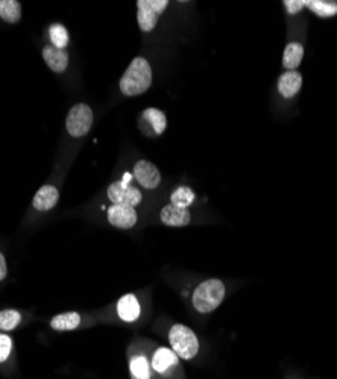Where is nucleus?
Instances as JSON below:
<instances>
[{
	"mask_svg": "<svg viewBox=\"0 0 337 379\" xmlns=\"http://www.w3.org/2000/svg\"><path fill=\"white\" fill-rule=\"evenodd\" d=\"M152 83V68L147 60L137 56L131 61V64L123 73L118 87L121 91L128 97H134L146 93Z\"/></svg>",
	"mask_w": 337,
	"mask_h": 379,
	"instance_id": "1",
	"label": "nucleus"
},
{
	"mask_svg": "<svg viewBox=\"0 0 337 379\" xmlns=\"http://www.w3.org/2000/svg\"><path fill=\"white\" fill-rule=\"evenodd\" d=\"M225 293H227V289L221 279L203 280L193 291V306L201 314L212 313L217 306H221L225 299Z\"/></svg>",
	"mask_w": 337,
	"mask_h": 379,
	"instance_id": "2",
	"label": "nucleus"
},
{
	"mask_svg": "<svg viewBox=\"0 0 337 379\" xmlns=\"http://www.w3.org/2000/svg\"><path fill=\"white\" fill-rule=\"evenodd\" d=\"M168 343L181 360H192L199 352L198 337L186 325L177 324L168 331Z\"/></svg>",
	"mask_w": 337,
	"mask_h": 379,
	"instance_id": "3",
	"label": "nucleus"
},
{
	"mask_svg": "<svg viewBox=\"0 0 337 379\" xmlns=\"http://www.w3.org/2000/svg\"><path fill=\"white\" fill-rule=\"evenodd\" d=\"M93 126V111L86 103H78L68 111L66 128L67 132L75 138H79L88 134Z\"/></svg>",
	"mask_w": 337,
	"mask_h": 379,
	"instance_id": "4",
	"label": "nucleus"
},
{
	"mask_svg": "<svg viewBox=\"0 0 337 379\" xmlns=\"http://www.w3.org/2000/svg\"><path fill=\"white\" fill-rule=\"evenodd\" d=\"M129 179V173H126L123 181L112 182L107 190L108 199L112 202V205H126L136 208L142 202V192L138 188L128 185L126 182Z\"/></svg>",
	"mask_w": 337,
	"mask_h": 379,
	"instance_id": "5",
	"label": "nucleus"
},
{
	"mask_svg": "<svg viewBox=\"0 0 337 379\" xmlns=\"http://www.w3.org/2000/svg\"><path fill=\"white\" fill-rule=\"evenodd\" d=\"M167 0H138L137 2V20L143 32H151L157 26L160 16L167 8Z\"/></svg>",
	"mask_w": 337,
	"mask_h": 379,
	"instance_id": "6",
	"label": "nucleus"
},
{
	"mask_svg": "<svg viewBox=\"0 0 337 379\" xmlns=\"http://www.w3.org/2000/svg\"><path fill=\"white\" fill-rule=\"evenodd\" d=\"M108 222L118 229H131L137 223V211L132 207L111 205L107 211Z\"/></svg>",
	"mask_w": 337,
	"mask_h": 379,
	"instance_id": "7",
	"label": "nucleus"
},
{
	"mask_svg": "<svg viewBox=\"0 0 337 379\" xmlns=\"http://www.w3.org/2000/svg\"><path fill=\"white\" fill-rule=\"evenodd\" d=\"M134 177L138 181V184L147 190L157 188L161 182V173L157 166H153L151 161L146 159L138 161L134 166Z\"/></svg>",
	"mask_w": 337,
	"mask_h": 379,
	"instance_id": "8",
	"label": "nucleus"
},
{
	"mask_svg": "<svg viewBox=\"0 0 337 379\" xmlns=\"http://www.w3.org/2000/svg\"><path fill=\"white\" fill-rule=\"evenodd\" d=\"M160 219L163 222L166 226H172V228H181V226H187L192 220V214L187 208H179L175 207L172 203H168L163 209H161Z\"/></svg>",
	"mask_w": 337,
	"mask_h": 379,
	"instance_id": "9",
	"label": "nucleus"
},
{
	"mask_svg": "<svg viewBox=\"0 0 337 379\" xmlns=\"http://www.w3.org/2000/svg\"><path fill=\"white\" fill-rule=\"evenodd\" d=\"M178 364H179V358L172 349L160 348L155 350V354L152 356L151 367L155 370L157 374L164 375L168 370L178 367Z\"/></svg>",
	"mask_w": 337,
	"mask_h": 379,
	"instance_id": "10",
	"label": "nucleus"
},
{
	"mask_svg": "<svg viewBox=\"0 0 337 379\" xmlns=\"http://www.w3.org/2000/svg\"><path fill=\"white\" fill-rule=\"evenodd\" d=\"M303 87V75L298 73L297 70H290L281 75L278 81V91L284 99H292L295 94Z\"/></svg>",
	"mask_w": 337,
	"mask_h": 379,
	"instance_id": "11",
	"label": "nucleus"
},
{
	"mask_svg": "<svg viewBox=\"0 0 337 379\" xmlns=\"http://www.w3.org/2000/svg\"><path fill=\"white\" fill-rule=\"evenodd\" d=\"M43 58L49 68L55 73H62L68 66V53L64 49H58L49 44L43 49Z\"/></svg>",
	"mask_w": 337,
	"mask_h": 379,
	"instance_id": "12",
	"label": "nucleus"
},
{
	"mask_svg": "<svg viewBox=\"0 0 337 379\" xmlns=\"http://www.w3.org/2000/svg\"><path fill=\"white\" fill-rule=\"evenodd\" d=\"M58 199L60 192L56 190V187L43 185L38 190V193L34 196L32 205L37 211H49V209H52L58 203Z\"/></svg>",
	"mask_w": 337,
	"mask_h": 379,
	"instance_id": "13",
	"label": "nucleus"
},
{
	"mask_svg": "<svg viewBox=\"0 0 337 379\" xmlns=\"http://www.w3.org/2000/svg\"><path fill=\"white\" fill-rule=\"evenodd\" d=\"M117 314L123 322H136L140 317V304L134 294H125L117 302Z\"/></svg>",
	"mask_w": 337,
	"mask_h": 379,
	"instance_id": "14",
	"label": "nucleus"
},
{
	"mask_svg": "<svg viewBox=\"0 0 337 379\" xmlns=\"http://www.w3.org/2000/svg\"><path fill=\"white\" fill-rule=\"evenodd\" d=\"M79 325H81V315L75 311L58 314L51 320L52 329H55V331L58 332L73 331V329H76Z\"/></svg>",
	"mask_w": 337,
	"mask_h": 379,
	"instance_id": "15",
	"label": "nucleus"
},
{
	"mask_svg": "<svg viewBox=\"0 0 337 379\" xmlns=\"http://www.w3.org/2000/svg\"><path fill=\"white\" fill-rule=\"evenodd\" d=\"M304 58V47L301 43H289L286 46L283 55V66L287 68V72L298 68L301 61Z\"/></svg>",
	"mask_w": 337,
	"mask_h": 379,
	"instance_id": "16",
	"label": "nucleus"
},
{
	"mask_svg": "<svg viewBox=\"0 0 337 379\" xmlns=\"http://www.w3.org/2000/svg\"><path fill=\"white\" fill-rule=\"evenodd\" d=\"M142 117L146 123H149V126L152 128V132L155 135H161L166 131L167 118L163 111H160L157 108H147L143 111Z\"/></svg>",
	"mask_w": 337,
	"mask_h": 379,
	"instance_id": "17",
	"label": "nucleus"
},
{
	"mask_svg": "<svg viewBox=\"0 0 337 379\" xmlns=\"http://www.w3.org/2000/svg\"><path fill=\"white\" fill-rule=\"evenodd\" d=\"M0 18L6 23H17L22 18V5L17 0H0Z\"/></svg>",
	"mask_w": 337,
	"mask_h": 379,
	"instance_id": "18",
	"label": "nucleus"
},
{
	"mask_svg": "<svg viewBox=\"0 0 337 379\" xmlns=\"http://www.w3.org/2000/svg\"><path fill=\"white\" fill-rule=\"evenodd\" d=\"M151 364L143 355H136L129 360L131 379H151Z\"/></svg>",
	"mask_w": 337,
	"mask_h": 379,
	"instance_id": "19",
	"label": "nucleus"
},
{
	"mask_svg": "<svg viewBox=\"0 0 337 379\" xmlns=\"http://www.w3.org/2000/svg\"><path fill=\"white\" fill-rule=\"evenodd\" d=\"M305 6L321 18H332L337 16V5L324 0H305Z\"/></svg>",
	"mask_w": 337,
	"mask_h": 379,
	"instance_id": "20",
	"label": "nucleus"
},
{
	"mask_svg": "<svg viewBox=\"0 0 337 379\" xmlns=\"http://www.w3.org/2000/svg\"><path fill=\"white\" fill-rule=\"evenodd\" d=\"M195 202V193L190 187H178L171 196V203L175 207L187 208Z\"/></svg>",
	"mask_w": 337,
	"mask_h": 379,
	"instance_id": "21",
	"label": "nucleus"
},
{
	"mask_svg": "<svg viewBox=\"0 0 337 379\" xmlns=\"http://www.w3.org/2000/svg\"><path fill=\"white\" fill-rule=\"evenodd\" d=\"M22 322V314L17 310L0 311V331H12Z\"/></svg>",
	"mask_w": 337,
	"mask_h": 379,
	"instance_id": "22",
	"label": "nucleus"
},
{
	"mask_svg": "<svg viewBox=\"0 0 337 379\" xmlns=\"http://www.w3.org/2000/svg\"><path fill=\"white\" fill-rule=\"evenodd\" d=\"M49 37H51L52 46L58 49H66L68 44V32L62 25H52L49 27Z\"/></svg>",
	"mask_w": 337,
	"mask_h": 379,
	"instance_id": "23",
	"label": "nucleus"
},
{
	"mask_svg": "<svg viewBox=\"0 0 337 379\" xmlns=\"http://www.w3.org/2000/svg\"><path fill=\"white\" fill-rule=\"evenodd\" d=\"M12 352V339L6 334H0V364L8 360Z\"/></svg>",
	"mask_w": 337,
	"mask_h": 379,
	"instance_id": "24",
	"label": "nucleus"
},
{
	"mask_svg": "<svg viewBox=\"0 0 337 379\" xmlns=\"http://www.w3.org/2000/svg\"><path fill=\"white\" fill-rule=\"evenodd\" d=\"M284 8L286 11L295 16L305 8V0H284Z\"/></svg>",
	"mask_w": 337,
	"mask_h": 379,
	"instance_id": "25",
	"label": "nucleus"
},
{
	"mask_svg": "<svg viewBox=\"0 0 337 379\" xmlns=\"http://www.w3.org/2000/svg\"><path fill=\"white\" fill-rule=\"evenodd\" d=\"M8 275V267H6V259L2 252H0V283Z\"/></svg>",
	"mask_w": 337,
	"mask_h": 379,
	"instance_id": "26",
	"label": "nucleus"
}]
</instances>
